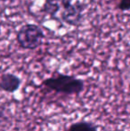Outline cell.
Segmentation results:
<instances>
[{
    "label": "cell",
    "mask_w": 130,
    "mask_h": 131,
    "mask_svg": "<svg viewBox=\"0 0 130 131\" xmlns=\"http://www.w3.org/2000/svg\"><path fill=\"white\" fill-rule=\"evenodd\" d=\"M42 86L57 94L67 95H78L85 89V82L82 79L59 72L54 76L44 79Z\"/></svg>",
    "instance_id": "obj_1"
},
{
    "label": "cell",
    "mask_w": 130,
    "mask_h": 131,
    "mask_svg": "<svg viewBox=\"0 0 130 131\" xmlns=\"http://www.w3.org/2000/svg\"><path fill=\"white\" fill-rule=\"evenodd\" d=\"M21 85V79L11 72H5L1 75L0 80V88L3 91L6 93L13 94L20 88Z\"/></svg>",
    "instance_id": "obj_5"
},
{
    "label": "cell",
    "mask_w": 130,
    "mask_h": 131,
    "mask_svg": "<svg viewBox=\"0 0 130 131\" xmlns=\"http://www.w3.org/2000/svg\"><path fill=\"white\" fill-rule=\"evenodd\" d=\"M74 1L76 0H45L42 11L50 16L51 19L55 20L58 14Z\"/></svg>",
    "instance_id": "obj_4"
},
{
    "label": "cell",
    "mask_w": 130,
    "mask_h": 131,
    "mask_svg": "<svg viewBox=\"0 0 130 131\" xmlns=\"http://www.w3.org/2000/svg\"><path fill=\"white\" fill-rule=\"evenodd\" d=\"M84 10H85V5L79 0H76L67 7H65L58 14L54 21L64 23L69 26L77 27L81 23L83 20Z\"/></svg>",
    "instance_id": "obj_3"
},
{
    "label": "cell",
    "mask_w": 130,
    "mask_h": 131,
    "mask_svg": "<svg viewBox=\"0 0 130 131\" xmlns=\"http://www.w3.org/2000/svg\"><path fill=\"white\" fill-rule=\"evenodd\" d=\"M117 9L126 12L130 10V0H119L117 4Z\"/></svg>",
    "instance_id": "obj_7"
},
{
    "label": "cell",
    "mask_w": 130,
    "mask_h": 131,
    "mask_svg": "<svg viewBox=\"0 0 130 131\" xmlns=\"http://www.w3.org/2000/svg\"><path fill=\"white\" fill-rule=\"evenodd\" d=\"M8 1H13V0H1V2L5 3V2H8Z\"/></svg>",
    "instance_id": "obj_8"
},
{
    "label": "cell",
    "mask_w": 130,
    "mask_h": 131,
    "mask_svg": "<svg viewBox=\"0 0 130 131\" xmlns=\"http://www.w3.org/2000/svg\"><path fill=\"white\" fill-rule=\"evenodd\" d=\"M67 131H98V126L91 121H79L69 125Z\"/></svg>",
    "instance_id": "obj_6"
},
{
    "label": "cell",
    "mask_w": 130,
    "mask_h": 131,
    "mask_svg": "<svg viewBox=\"0 0 130 131\" xmlns=\"http://www.w3.org/2000/svg\"><path fill=\"white\" fill-rule=\"evenodd\" d=\"M45 38V33L38 25L28 23L20 28L16 34L19 47L25 50H35L39 47Z\"/></svg>",
    "instance_id": "obj_2"
}]
</instances>
